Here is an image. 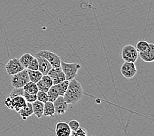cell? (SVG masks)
Instances as JSON below:
<instances>
[{
	"instance_id": "1",
	"label": "cell",
	"mask_w": 154,
	"mask_h": 136,
	"mask_svg": "<svg viewBox=\"0 0 154 136\" xmlns=\"http://www.w3.org/2000/svg\"><path fill=\"white\" fill-rule=\"evenodd\" d=\"M83 90L82 84L75 79L69 81L68 89L63 97L68 104H75L82 100Z\"/></svg>"
},
{
	"instance_id": "2",
	"label": "cell",
	"mask_w": 154,
	"mask_h": 136,
	"mask_svg": "<svg viewBox=\"0 0 154 136\" xmlns=\"http://www.w3.org/2000/svg\"><path fill=\"white\" fill-rule=\"evenodd\" d=\"M81 67H82L81 65L78 63H66L65 62L61 61L60 68L64 73L66 79L69 81L75 78L78 71Z\"/></svg>"
},
{
	"instance_id": "3",
	"label": "cell",
	"mask_w": 154,
	"mask_h": 136,
	"mask_svg": "<svg viewBox=\"0 0 154 136\" xmlns=\"http://www.w3.org/2000/svg\"><path fill=\"white\" fill-rule=\"evenodd\" d=\"M11 76V83L14 88H23L26 84L30 81L27 69H24L23 70Z\"/></svg>"
},
{
	"instance_id": "4",
	"label": "cell",
	"mask_w": 154,
	"mask_h": 136,
	"mask_svg": "<svg viewBox=\"0 0 154 136\" xmlns=\"http://www.w3.org/2000/svg\"><path fill=\"white\" fill-rule=\"evenodd\" d=\"M138 57V53L135 47L131 45L124 46L122 50V58L125 62L135 63Z\"/></svg>"
},
{
	"instance_id": "5",
	"label": "cell",
	"mask_w": 154,
	"mask_h": 136,
	"mask_svg": "<svg viewBox=\"0 0 154 136\" xmlns=\"http://www.w3.org/2000/svg\"><path fill=\"white\" fill-rule=\"evenodd\" d=\"M35 54H38L39 56H42L49 61V63L52 65L53 68H59L60 67L61 60L60 56L55 54L54 53L51 52L49 50H39L38 53H36Z\"/></svg>"
},
{
	"instance_id": "6",
	"label": "cell",
	"mask_w": 154,
	"mask_h": 136,
	"mask_svg": "<svg viewBox=\"0 0 154 136\" xmlns=\"http://www.w3.org/2000/svg\"><path fill=\"white\" fill-rule=\"evenodd\" d=\"M5 68L7 74L9 75H13L25 69L21 64L19 58H13L9 60L6 63Z\"/></svg>"
},
{
	"instance_id": "7",
	"label": "cell",
	"mask_w": 154,
	"mask_h": 136,
	"mask_svg": "<svg viewBox=\"0 0 154 136\" xmlns=\"http://www.w3.org/2000/svg\"><path fill=\"white\" fill-rule=\"evenodd\" d=\"M120 71L122 75L128 79L133 78L137 73V68H136L134 63L128 62H125L122 64Z\"/></svg>"
},
{
	"instance_id": "8",
	"label": "cell",
	"mask_w": 154,
	"mask_h": 136,
	"mask_svg": "<svg viewBox=\"0 0 154 136\" xmlns=\"http://www.w3.org/2000/svg\"><path fill=\"white\" fill-rule=\"evenodd\" d=\"M54 112L58 115H62L66 112L68 104L65 101L64 98L62 95H59L53 102Z\"/></svg>"
},
{
	"instance_id": "9",
	"label": "cell",
	"mask_w": 154,
	"mask_h": 136,
	"mask_svg": "<svg viewBox=\"0 0 154 136\" xmlns=\"http://www.w3.org/2000/svg\"><path fill=\"white\" fill-rule=\"evenodd\" d=\"M47 75L51 77L53 84H57L66 80L65 75L63 71H62L60 67L53 68L49 71Z\"/></svg>"
},
{
	"instance_id": "10",
	"label": "cell",
	"mask_w": 154,
	"mask_h": 136,
	"mask_svg": "<svg viewBox=\"0 0 154 136\" xmlns=\"http://www.w3.org/2000/svg\"><path fill=\"white\" fill-rule=\"evenodd\" d=\"M35 57L37 58L38 61V70L41 72L43 75H45L48 74L49 71L53 68L52 65L47 61L45 58L39 56L38 54H35Z\"/></svg>"
},
{
	"instance_id": "11",
	"label": "cell",
	"mask_w": 154,
	"mask_h": 136,
	"mask_svg": "<svg viewBox=\"0 0 154 136\" xmlns=\"http://www.w3.org/2000/svg\"><path fill=\"white\" fill-rule=\"evenodd\" d=\"M54 131L58 136H69L72 132L68 124L65 122H58L55 126Z\"/></svg>"
},
{
	"instance_id": "12",
	"label": "cell",
	"mask_w": 154,
	"mask_h": 136,
	"mask_svg": "<svg viewBox=\"0 0 154 136\" xmlns=\"http://www.w3.org/2000/svg\"><path fill=\"white\" fill-rule=\"evenodd\" d=\"M36 84H37L38 90L39 91L47 92V91L49 90L50 87L53 85V83L51 77L48 75H43L42 79L36 83Z\"/></svg>"
},
{
	"instance_id": "13",
	"label": "cell",
	"mask_w": 154,
	"mask_h": 136,
	"mask_svg": "<svg viewBox=\"0 0 154 136\" xmlns=\"http://www.w3.org/2000/svg\"><path fill=\"white\" fill-rule=\"evenodd\" d=\"M141 59L146 62L150 63L154 61V45L153 43H149V49L144 52L139 53Z\"/></svg>"
},
{
	"instance_id": "14",
	"label": "cell",
	"mask_w": 154,
	"mask_h": 136,
	"mask_svg": "<svg viewBox=\"0 0 154 136\" xmlns=\"http://www.w3.org/2000/svg\"><path fill=\"white\" fill-rule=\"evenodd\" d=\"M32 109H33V113H34V115H35L38 118H41L43 116V107H44V104L38 100H35L33 103H32Z\"/></svg>"
},
{
	"instance_id": "15",
	"label": "cell",
	"mask_w": 154,
	"mask_h": 136,
	"mask_svg": "<svg viewBox=\"0 0 154 136\" xmlns=\"http://www.w3.org/2000/svg\"><path fill=\"white\" fill-rule=\"evenodd\" d=\"M19 114L21 116L22 119L23 120H26L29 116H32L34 113H33V109H32V103L26 102L25 106L23 109H21L19 111Z\"/></svg>"
},
{
	"instance_id": "16",
	"label": "cell",
	"mask_w": 154,
	"mask_h": 136,
	"mask_svg": "<svg viewBox=\"0 0 154 136\" xmlns=\"http://www.w3.org/2000/svg\"><path fill=\"white\" fill-rule=\"evenodd\" d=\"M13 106L14 110H15L16 112L19 113L21 109H23L26 104V101L24 99V96L19 95L13 98Z\"/></svg>"
},
{
	"instance_id": "17",
	"label": "cell",
	"mask_w": 154,
	"mask_h": 136,
	"mask_svg": "<svg viewBox=\"0 0 154 136\" xmlns=\"http://www.w3.org/2000/svg\"><path fill=\"white\" fill-rule=\"evenodd\" d=\"M54 114H55V112H54L53 103L47 101L44 104L43 115L45 116L53 117L54 115Z\"/></svg>"
},
{
	"instance_id": "18",
	"label": "cell",
	"mask_w": 154,
	"mask_h": 136,
	"mask_svg": "<svg viewBox=\"0 0 154 136\" xmlns=\"http://www.w3.org/2000/svg\"><path fill=\"white\" fill-rule=\"evenodd\" d=\"M27 71L30 80L33 83H37L43 77V74L39 70H31L27 69Z\"/></svg>"
},
{
	"instance_id": "19",
	"label": "cell",
	"mask_w": 154,
	"mask_h": 136,
	"mask_svg": "<svg viewBox=\"0 0 154 136\" xmlns=\"http://www.w3.org/2000/svg\"><path fill=\"white\" fill-rule=\"evenodd\" d=\"M23 89L26 92L31 94H36L39 90L36 83L32 81H29L28 83L26 84L23 86Z\"/></svg>"
},
{
	"instance_id": "20",
	"label": "cell",
	"mask_w": 154,
	"mask_h": 136,
	"mask_svg": "<svg viewBox=\"0 0 154 136\" xmlns=\"http://www.w3.org/2000/svg\"><path fill=\"white\" fill-rule=\"evenodd\" d=\"M47 95H48V101L53 102L59 96V93L57 89V86L55 84H53L52 86L50 87L49 90L47 91Z\"/></svg>"
},
{
	"instance_id": "21",
	"label": "cell",
	"mask_w": 154,
	"mask_h": 136,
	"mask_svg": "<svg viewBox=\"0 0 154 136\" xmlns=\"http://www.w3.org/2000/svg\"><path fill=\"white\" fill-rule=\"evenodd\" d=\"M34 58V56H32V54L30 53H24V54L22 55V56L19 58L21 64L23 65V67L25 69H27L29 64L30 63V62L32 60L33 58Z\"/></svg>"
},
{
	"instance_id": "22",
	"label": "cell",
	"mask_w": 154,
	"mask_h": 136,
	"mask_svg": "<svg viewBox=\"0 0 154 136\" xmlns=\"http://www.w3.org/2000/svg\"><path fill=\"white\" fill-rule=\"evenodd\" d=\"M69 84V80H64V81H62L60 83H58L57 84H55L57 86V89L58 91V93H59V95H62L63 96L64 94H65L66 91L68 86Z\"/></svg>"
},
{
	"instance_id": "23",
	"label": "cell",
	"mask_w": 154,
	"mask_h": 136,
	"mask_svg": "<svg viewBox=\"0 0 154 136\" xmlns=\"http://www.w3.org/2000/svg\"><path fill=\"white\" fill-rule=\"evenodd\" d=\"M136 49L137 50L138 53L140 52H144L149 49V43L146 41H139L137 42V45H136Z\"/></svg>"
},
{
	"instance_id": "24",
	"label": "cell",
	"mask_w": 154,
	"mask_h": 136,
	"mask_svg": "<svg viewBox=\"0 0 154 136\" xmlns=\"http://www.w3.org/2000/svg\"><path fill=\"white\" fill-rule=\"evenodd\" d=\"M24 89L23 88H14V89L12 90L11 92L9 94V98H14L16 96H19V95H24Z\"/></svg>"
},
{
	"instance_id": "25",
	"label": "cell",
	"mask_w": 154,
	"mask_h": 136,
	"mask_svg": "<svg viewBox=\"0 0 154 136\" xmlns=\"http://www.w3.org/2000/svg\"><path fill=\"white\" fill-rule=\"evenodd\" d=\"M36 95H37V100L43 103V104L48 101V95H47V92H45L38 90Z\"/></svg>"
},
{
	"instance_id": "26",
	"label": "cell",
	"mask_w": 154,
	"mask_h": 136,
	"mask_svg": "<svg viewBox=\"0 0 154 136\" xmlns=\"http://www.w3.org/2000/svg\"><path fill=\"white\" fill-rule=\"evenodd\" d=\"M70 135H72V136H86V135H87V130L84 128L79 126L76 130L72 131Z\"/></svg>"
},
{
	"instance_id": "27",
	"label": "cell",
	"mask_w": 154,
	"mask_h": 136,
	"mask_svg": "<svg viewBox=\"0 0 154 136\" xmlns=\"http://www.w3.org/2000/svg\"><path fill=\"white\" fill-rule=\"evenodd\" d=\"M23 96L26 100V102L33 103L35 100H37V95H36V94H28L27 92H24Z\"/></svg>"
},
{
	"instance_id": "28",
	"label": "cell",
	"mask_w": 154,
	"mask_h": 136,
	"mask_svg": "<svg viewBox=\"0 0 154 136\" xmlns=\"http://www.w3.org/2000/svg\"><path fill=\"white\" fill-rule=\"evenodd\" d=\"M38 61L35 56L33 58L32 60L30 62V63L29 64L27 69H31V70H38Z\"/></svg>"
},
{
	"instance_id": "29",
	"label": "cell",
	"mask_w": 154,
	"mask_h": 136,
	"mask_svg": "<svg viewBox=\"0 0 154 136\" xmlns=\"http://www.w3.org/2000/svg\"><path fill=\"white\" fill-rule=\"evenodd\" d=\"M69 125V127L70 128V129L72 131H74L76 130L80 126L79 122L77 120H71L69 121V122L68 123Z\"/></svg>"
},
{
	"instance_id": "30",
	"label": "cell",
	"mask_w": 154,
	"mask_h": 136,
	"mask_svg": "<svg viewBox=\"0 0 154 136\" xmlns=\"http://www.w3.org/2000/svg\"><path fill=\"white\" fill-rule=\"evenodd\" d=\"M5 105L11 110H14V106H13V98H11L9 97L7 98L5 100Z\"/></svg>"
}]
</instances>
